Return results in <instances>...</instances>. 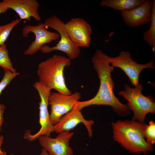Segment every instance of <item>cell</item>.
Here are the masks:
<instances>
[{
    "label": "cell",
    "mask_w": 155,
    "mask_h": 155,
    "mask_svg": "<svg viewBox=\"0 0 155 155\" xmlns=\"http://www.w3.org/2000/svg\"><path fill=\"white\" fill-rule=\"evenodd\" d=\"M110 57L102 51H96L91 59L94 69L100 80V86L96 95L92 98L76 103L80 110L92 105H105L111 106L119 115L125 116L130 113L127 104L121 103L114 94L115 83L111 76L114 68L111 65Z\"/></svg>",
    "instance_id": "1"
},
{
    "label": "cell",
    "mask_w": 155,
    "mask_h": 155,
    "mask_svg": "<svg viewBox=\"0 0 155 155\" xmlns=\"http://www.w3.org/2000/svg\"><path fill=\"white\" fill-rule=\"evenodd\" d=\"M146 125L133 119L112 122L114 140L131 153L146 154L152 151L153 145L148 142L144 136Z\"/></svg>",
    "instance_id": "2"
},
{
    "label": "cell",
    "mask_w": 155,
    "mask_h": 155,
    "mask_svg": "<svg viewBox=\"0 0 155 155\" xmlns=\"http://www.w3.org/2000/svg\"><path fill=\"white\" fill-rule=\"evenodd\" d=\"M71 60L59 55H54L39 63L37 70L38 82L47 88L65 95L72 94L67 88L64 75V68L70 66Z\"/></svg>",
    "instance_id": "3"
},
{
    "label": "cell",
    "mask_w": 155,
    "mask_h": 155,
    "mask_svg": "<svg viewBox=\"0 0 155 155\" xmlns=\"http://www.w3.org/2000/svg\"><path fill=\"white\" fill-rule=\"evenodd\" d=\"M124 90L118 94L127 100V105L133 113V119L144 123L146 115L155 113V103L151 96H145L142 93L143 88L142 83L134 88H131L127 84L124 85Z\"/></svg>",
    "instance_id": "4"
},
{
    "label": "cell",
    "mask_w": 155,
    "mask_h": 155,
    "mask_svg": "<svg viewBox=\"0 0 155 155\" xmlns=\"http://www.w3.org/2000/svg\"><path fill=\"white\" fill-rule=\"evenodd\" d=\"M44 24L47 29L50 28L56 30L60 36L58 43L54 46L50 47L44 44L39 51L44 54L49 53L55 51H59L65 53L70 60L76 59L80 53V47L75 44L71 41L63 27L64 23L55 15L46 18Z\"/></svg>",
    "instance_id": "5"
},
{
    "label": "cell",
    "mask_w": 155,
    "mask_h": 155,
    "mask_svg": "<svg viewBox=\"0 0 155 155\" xmlns=\"http://www.w3.org/2000/svg\"><path fill=\"white\" fill-rule=\"evenodd\" d=\"M33 87L37 91L40 98L39 102V123L40 127L36 133L32 134L29 131L25 133L24 137L30 142L38 139L41 135L50 136L54 132V125L51 123L48 110V98L51 90L38 82H34Z\"/></svg>",
    "instance_id": "6"
},
{
    "label": "cell",
    "mask_w": 155,
    "mask_h": 155,
    "mask_svg": "<svg viewBox=\"0 0 155 155\" xmlns=\"http://www.w3.org/2000/svg\"><path fill=\"white\" fill-rule=\"evenodd\" d=\"M154 58L145 64H140L132 60L129 52L122 51L118 56L110 57L111 66L113 68L122 69L129 78L132 84L135 87L139 84V79L142 71L146 68L155 69Z\"/></svg>",
    "instance_id": "7"
},
{
    "label": "cell",
    "mask_w": 155,
    "mask_h": 155,
    "mask_svg": "<svg viewBox=\"0 0 155 155\" xmlns=\"http://www.w3.org/2000/svg\"><path fill=\"white\" fill-rule=\"evenodd\" d=\"M81 98V94L76 92L69 95L58 92L51 93L48 98L51 106L50 119L53 125L56 124L61 118L73 108Z\"/></svg>",
    "instance_id": "8"
},
{
    "label": "cell",
    "mask_w": 155,
    "mask_h": 155,
    "mask_svg": "<svg viewBox=\"0 0 155 155\" xmlns=\"http://www.w3.org/2000/svg\"><path fill=\"white\" fill-rule=\"evenodd\" d=\"M34 34L35 39L24 51V55H32L37 52L41 47L46 43L57 40L60 37L59 34L56 32H52L47 30L43 23L37 25H27L22 30V34L25 37H28L29 33Z\"/></svg>",
    "instance_id": "9"
},
{
    "label": "cell",
    "mask_w": 155,
    "mask_h": 155,
    "mask_svg": "<svg viewBox=\"0 0 155 155\" xmlns=\"http://www.w3.org/2000/svg\"><path fill=\"white\" fill-rule=\"evenodd\" d=\"M63 27L74 44L79 47H88L91 41L92 30L90 25L84 19L71 18Z\"/></svg>",
    "instance_id": "10"
},
{
    "label": "cell",
    "mask_w": 155,
    "mask_h": 155,
    "mask_svg": "<svg viewBox=\"0 0 155 155\" xmlns=\"http://www.w3.org/2000/svg\"><path fill=\"white\" fill-rule=\"evenodd\" d=\"M73 135V132L64 131L55 138L41 135L38 139L40 145L50 155H73L69 142Z\"/></svg>",
    "instance_id": "11"
},
{
    "label": "cell",
    "mask_w": 155,
    "mask_h": 155,
    "mask_svg": "<svg viewBox=\"0 0 155 155\" xmlns=\"http://www.w3.org/2000/svg\"><path fill=\"white\" fill-rule=\"evenodd\" d=\"M81 123L85 125L90 137H91L93 134L92 126L94 121L92 120L85 119L81 110L77 108L75 104L72 110L63 115L58 123L54 125V131L58 133L69 132Z\"/></svg>",
    "instance_id": "12"
},
{
    "label": "cell",
    "mask_w": 155,
    "mask_h": 155,
    "mask_svg": "<svg viewBox=\"0 0 155 155\" xmlns=\"http://www.w3.org/2000/svg\"><path fill=\"white\" fill-rule=\"evenodd\" d=\"M153 1L145 0L139 6L121 12V15L126 24L129 27H136L150 22Z\"/></svg>",
    "instance_id": "13"
},
{
    "label": "cell",
    "mask_w": 155,
    "mask_h": 155,
    "mask_svg": "<svg viewBox=\"0 0 155 155\" xmlns=\"http://www.w3.org/2000/svg\"><path fill=\"white\" fill-rule=\"evenodd\" d=\"M6 7L13 10L18 15L20 19L30 20L34 18L37 22L41 20L38 12L40 6L36 0H3Z\"/></svg>",
    "instance_id": "14"
},
{
    "label": "cell",
    "mask_w": 155,
    "mask_h": 155,
    "mask_svg": "<svg viewBox=\"0 0 155 155\" xmlns=\"http://www.w3.org/2000/svg\"><path fill=\"white\" fill-rule=\"evenodd\" d=\"M145 0H102L100 5L110 7L121 12L136 7L143 3Z\"/></svg>",
    "instance_id": "15"
},
{
    "label": "cell",
    "mask_w": 155,
    "mask_h": 155,
    "mask_svg": "<svg viewBox=\"0 0 155 155\" xmlns=\"http://www.w3.org/2000/svg\"><path fill=\"white\" fill-rule=\"evenodd\" d=\"M152 14L151 20V24L149 29L144 33V40L152 47L153 53L155 50V0L153 1L152 9Z\"/></svg>",
    "instance_id": "16"
},
{
    "label": "cell",
    "mask_w": 155,
    "mask_h": 155,
    "mask_svg": "<svg viewBox=\"0 0 155 155\" xmlns=\"http://www.w3.org/2000/svg\"><path fill=\"white\" fill-rule=\"evenodd\" d=\"M0 66L3 69H8L13 73L16 72V69L13 67L6 45L5 44L0 46Z\"/></svg>",
    "instance_id": "17"
},
{
    "label": "cell",
    "mask_w": 155,
    "mask_h": 155,
    "mask_svg": "<svg viewBox=\"0 0 155 155\" xmlns=\"http://www.w3.org/2000/svg\"><path fill=\"white\" fill-rule=\"evenodd\" d=\"M16 19L7 24L0 26V46L4 44L13 28L21 21Z\"/></svg>",
    "instance_id": "18"
},
{
    "label": "cell",
    "mask_w": 155,
    "mask_h": 155,
    "mask_svg": "<svg viewBox=\"0 0 155 155\" xmlns=\"http://www.w3.org/2000/svg\"><path fill=\"white\" fill-rule=\"evenodd\" d=\"M143 135L146 141L153 145L155 143V123L153 121L146 125L143 131Z\"/></svg>",
    "instance_id": "19"
},
{
    "label": "cell",
    "mask_w": 155,
    "mask_h": 155,
    "mask_svg": "<svg viewBox=\"0 0 155 155\" xmlns=\"http://www.w3.org/2000/svg\"><path fill=\"white\" fill-rule=\"evenodd\" d=\"M4 69V75L0 82V95L2 91L9 84L11 81L19 74V72L13 73L8 69Z\"/></svg>",
    "instance_id": "20"
},
{
    "label": "cell",
    "mask_w": 155,
    "mask_h": 155,
    "mask_svg": "<svg viewBox=\"0 0 155 155\" xmlns=\"http://www.w3.org/2000/svg\"><path fill=\"white\" fill-rule=\"evenodd\" d=\"M6 107L5 105L0 103V132L4 122L3 114Z\"/></svg>",
    "instance_id": "21"
},
{
    "label": "cell",
    "mask_w": 155,
    "mask_h": 155,
    "mask_svg": "<svg viewBox=\"0 0 155 155\" xmlns=\"http://www.w3.org/2000/svg\"><path fill=\"white\" fill-rule=\"evenodd\" d=\"M9 9L6 7L3 1H0V14L6 12Z\"/></svg>",
    "instance_id": "22"
},
{
    "label": "cell",
    "mask_w": 155,
    "mask_h": 155,
    "mask_svg": "<svg viewBox=\"0 0 155 155\" xmlns=\"http://www.w3.org/2000/svg\"><path fill=\"white\" fill-rule=\"evenodd\" d=\"M3 141V135L0 136V155H7L6 153L2 150L1 147Z\"/></svg>",
    "instance_id": "23"
},
{
    "label": "cell",
    "mask_w": 155,
    "mask_h": 155,
    "mask_svg": "<svg viewBox=\"0 0 155 155\" xmlns=\"http://www.w3.org/2000/svg\"><path fill=\"white\" fill-rule=\"evenodd\" d=\"M39 155H50L44 149L42 148Z\"/></svg>",
    "instance_id": "24"
},
{
    "label": "cell",
    "mask_w": 155,
    "mask_h": 155,
    "mask_svg": "<svg viewBox=\"0 0 155 155\" xmlns=\"http://www.w3.org/2000/svg\"><path fill=\"white\" fill-rule=\"evenodd\" d=\"M9 155H14V154L13 153H11Z\"/></svg>",
    "instance_id": "25"
}]
</instances>
